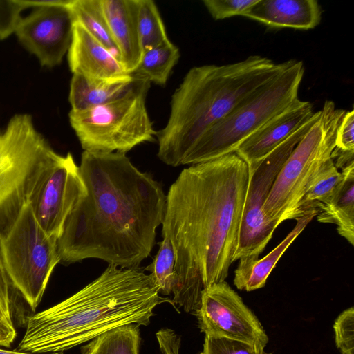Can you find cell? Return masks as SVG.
<instances>
[{"mask_svg":"<svg viewBox=\"0 0 354 354\" xmlns=\"http://www.w3.org/2000/svg\"><path fill=\"white\" fill-rule=\"evenodd\" d=\"M249 169L235 153L183 169L166 194L162 237L175 252L171 302L199 307L203 290L225 281L236 250Z\"/></svg>","mask_w":354,"mask_h":354,"instance_id":"cell-1","label":"cell"},{"mask_svg":"<svg viewBox=\"0 0 354 354\" xmlns=\"http://www.w3.org/2000/svg\"><path fill=\"white\" fill-rule=\"evenodd\" d=\"M79 168L86 192L57 239L60 261L98 259L122 268H139L164 218L162 185L122 153L84 151Z\"/></svg>","mask_w":354,"mask_h":354,"instance_id":"cell-2","label":"cell"},{"mask_svg":"<svg viewBox=\"0 0 354 354\" xmlns=\"http://www.w3.org/2000/svg\"><path fill=\"white\" fill-rule=\"evenodd\" d=\"M166 301L151 274L109 265L74 295L30 317L17 350L63 353L123 325L147 326Z\"/></svg>","mask_w":354,"mask_h":354,"instance_id":"cell-3","label":"cell"},{"mask_svg":"<svg viewBox=\"0 0 354 354\" xmlns=\"http://www.w3.org/2000/svg\"><path fill=\"white\" fill-rule=\"evenodd\" d=\"M292 62L276 64L266 57L250 55L234 63L189 69L171 96L167 124L156 131L158 158L167 165L182 166L207 129Z\"/></svg>","mask_w":354,"mask_h":354,"instance_id":"cell-4","label":"cell"},{"mask_svg":"<svg viewBox=\"0 0 354 354\" xmlns=\"http://www.w3.org/2000/svg\"><path fill=\"white\" fill-rule=\"evenodd\" d=\"M60 156L29 114L13 115L0 131V236L10 230Z\"/></svg>","mask_w":354,"mask_h":354,"instance_id":"cell-5","label":"cell"},{"mask_svg":"<svg viewBox=\"0 0 354 354\" xmlns=\"http://www.w3.org/2000/svg\"><path fill=\"white\" fill-rule=\"evenodd\" d=\"M304 71L303 62L293 59L282 73L259 87L207 129L189 149L182 165L234 153L247 138L299 98Z\"/></svg>","mask_w":354,"mask_h":354,"instance_id":"cell-6","label":"cell"},{"mask_svg":"<svg viewBox=\"0 0 354 354\" xmlns=\"http://www.w3.org/2000/svg\"><path fill=\"white\" fill-rule=\"evenodd\" d=\"M133 75L129 88L116 99L70 111V124L84 151L126 154L142 143L155 141L156 131L146 107L151 83Z\"/></svg>","mask_w":354,"mask_h":354,"instance_id":"cell-7","label":"cell"},{"mask_svg":"<svg viewBox=\"0 0 354 354\" xmlns=\"http://www.w3.org/2000/svg\"><path fill=\"white\" fill-rule=\"evenodd\" d=\"M346 111L325 101L319 115L296 145L279 171L266 201L268 220L278 227L297 219L306 187L322 164L331 158L338 127Z\"/></svg>","mask_w":354,"mask_h":354,"instance_id":"cell-8","label":"cell"},{"mask_svg":"<svg viewBox=\"0 0 354 354\" xmlns=\"http://www.w3.org/2000/svg\"><path fill=\"white\" fill-rule=\"evenodd\" d=\"M1 245L12 287L35 310L53 269L60 262L57 239L44 232L28 203L10 230L1 236Z\"/></svg>","mask_w":354,"mask_h":354,"instance_id":"cell-9","label":"cell"},{"mask_svg":"<svg viewBox=\"0 0 354 354\" xmlns=\"http://www.w3.org/2000/svg\"><path fill=\"white\" fill-rule=\"evenodd\" d=\"M319 115V111L261 160L248 166L249 178L238 245L233 263L241 270L258 260L277 227L264 214L263 207L281 167Z\"/></svg>","mask_w":354,"mask_h":354,"instance_id":"cell-10","label":"cell"},{"mask_svg":"<svg viewBox=\"0 0 354 354\" xmlns=\"http://www.w3.org/2000/svg\"><path fill=\"white\" fill-rule=\"evenodd\" d=\"M195 314L205 336L246 342L263 349L268 343L260 321L225 281L203 290Z\"/></svg>","mask_w":354,"mask_h":354,"instance_id":"cell-11","label":"cell"},{"mask_svg":"<svg viewBox=\"0 0 354 354\" xmlns=\"http://www.w3.org/2000/svg\"><path fill=\"white\" fill-rule=\"evenodd\" d=\"M72 1H31L33 10L22 17L15 30L21 44L44 67L60 64L68 53L74 26Z\"/></svg>","mask_w":354,"mask_h":354,"instance_id":"cell-12","label":"cell"},{"mask_svg":"<svg viewBox=\"0 0 354 354\" xmlns=\"http://www.w3.org/2000/svg\"><path fill=\"white\" fill-rule=\"evenodd\" d=\"M85 192L72 154L61 156L46 171L29 202L36 221L48 236L58 239L66 218Z\"/></svg>","mask_w":354,"mask_h":354,"instance_id":"cell-13","label":"cell"},{"mask_svg":"<svg viewBox=\"0 0 354 354\" xmlns=\"http://www.w3.org/2000/svg\"><path fill=\"white\" fill-rule=\"evenodd\" d=\"M313 105L299 98L247 138L234 153L248 166L261 160L314 115Z\"/></svg>","mask_w":354,"mask_h":354,"instance_id":"cell-14","label":"cell"},{"mask_svg":"<svg viewBox=\"0 0 354 354\" xmlns=\"http://www.w3.org/2000/svg\"><path fill=\"white\" fill-rule=\"evenodd\" d=\"M67 55L72 73L80 75L88 81H115L131 75L117 55L75 22Z\"/></svg>","mask_w":354,"mask_h":354,"instance_id":"cell-15","label":"cell"},{"mask_svg":"<svg viewBox=\"0 0 354 354\" xmlns=\"http://www.w3.org/2000/svg\"><path fill=\"white\" fill-rule=\"evenodd\" d=\"M101 4L119 59L131 74L143 53L138 30V0H101Z\"/></svg>","mask_w":354,"mask_h":354,"instance_id":"cell-16","label":"cell"},{"mask_svg":"<svg viewBox=\"0 0 354 354\" xmlns=\"http://www.w3.org/2000/svg\"><path fill=\"white\" fill-rule=\"evenodd\" d=\"M317 0H259L244 15L272 28L310 30L322 19Z\"/></svg>","mask_w":354,"mask_h":354,"instance_id":"cell-17","label":"cell"},{"mask_svg":"<svg viewBox=\"0 0 354 354\" xmlns=\"http://www.w3.org/2000/svg\"><path fill=\"white\" fill-rule=\"evenodd\" d=\"M342 180L334 194L324 203L316 205L317 219L333 223L338 234L354 245V162L342 169Z\"/></svg>","mask_w":354,"mask_h":354,"instance_id":"cell-18","label":"cell"},{"mask_svg":"<svg viewBox=\"0 0 354 354\" xmlns=\"http://www.w3.org/2000/svg\"><path fill=\"white\" fill-rule=\"evenodd\" d=\"M317 213V209H313L296 219V225L292 231L266 256L254 261L243 270H235L234 284L236 288L249 292L263 288L283 254Z\"/></svg>","mask_w":354,"mask_h":354,"instance_id":"cell-19","label":"cell"},{"mask_svg":"<svg viewBox=\"0 0 354 354\" xmlns=\"http://www.w3.org/2000/svg\"><path fill=\"white\" fill-rule=\"evenodd\" d=\"M133 75L115 81L91 82L73 74L68 100L71 111H82L101 105L124 94L131 86Z\"/></svg>","mask_w":354,"mask_h":354,"instance_id":"cell-20","label":"cell"},{"mask_svg":"<svg viewBox=\"0 0 354 354\" xmlns=\"http://www.w3.org/2000/svg\"><path fill=\"white\" fill-rule=\"evenodd\" d=\"M179 58L178 48L168 39L144 50L138 66L131 74L163 86Z\"/></svg>","mask_w":354,"mask_h":354,"instance_id":"cell-21","label":"cell"},{"mask_svg":"<svg viewBox=\"0 0 354 354\" xmlns=\"http://www.w3.org/2000/svg\"><path fill=\"white\" fill-rule=\"evenodd\" d=\"M138 325H123L88 342L81 354H138L140 342Z\"/></svg>","mask_w":354,"mask_h":354,"instance_id":"cell-22","label":"cell"},{"mask_svg":"<svg viewBox=\"0 0 354 354\" xmlns=\"http://www.w3.org/2000/svg\"><path fill=\"white\" fill-rule=\"evenodd\" d=\"M342 180V174L335 167L331 158L326 160L309 182L299 205V218L316 205L328 201Z\"/></svg>","mask_w":354,"mask_h":354,"instance_id":"cell-23","label":"cell"},{"mask_svg":"<svg viewBox=\"0 0 354 354\" xmlns=\"http://www.w3.org/2000/svg\"><path fill=\"white\" fill-rule=\"evenodd\" d=\"M70 8L74 22L82 26L118 57V49L106 22L101 0H73Z\"/></svg>","mask_w":354,"mask_h":354,"instance_id":"cell-24","label":"cell"},{"mask_svg":"<svg viewBox=\"0 0 354 354\" xmlns=\"http://www.w3.org/2000/svg\"><path fill=\"white\" fill-rule=\"evenodd\" d=\"M138 30L143 51L169 39L158 9L152 0H138Z\"/></svg>","mask_w":354,"mask_h":354,"instance_id":"cell-25","label":"cell"},{"mask_svg":"<svg viewBox=\"0 0 354 354\" xmlns=\"http://www.w3.org/2000/svg\"><path fill=\"white\" fill-rule=\"evenodd\" d=\"M152 262L145 270L150 272L160 295L172 296L175 286V252L170 240L162 237Z\"/></svg>","mask_w":354,"mask_h":354,"instance_id":"cell-26","label":"cell"},{"mask_svg":"<svg viewBox=\"0 0 354 354\" xmlns=\"http://www.w3.org/2000/svg\"><path fill=\"white\" fill-rule=\"evenodd\" d=\"M3 261L0 236V346L10 348L17 337L11 312L10 288Z\"/></svg>","mask_w":354,"mask_h":354,"instance_id":"cell-27","label":"cell"},{"mask_svg":"<svg viewBox=\"0 0 354 354\" xmlns=\"http://www.w3.org/2000/svg\"><path fill=\"white\" fill-rule=\"evenodd\" d=\"M200 354H272L254 345L225 338L205 336Z\"/></svg>","mask_w":354,"mask_h":354,"instance_id":"cell-28","label":"cell"},{"mask_svg":"<svg viewBox=\"0 0 354 354\" xmlns=\"http://www.w3.org/2000/svg\"><path fill=\"white\" fill-rule=\"evenodd\" d=\"M29 8H32L30 1H0V40L15 32L22 11Z\"/></svg>","mask_w":354,"mask_h":354,"instance_id":"cell-29","label":"cell"},{"mask_svg":"<svg viewBox=\"0 0 354 354\" xmlns=\"http://www.w3.org/2000/svg\"><path fill=\"white\" fill-rule=\"evenodd\" d=\"M335 340L342 354H354V308L342 312L333 325Z\"/></svg>","mask_w":354,"mask_h":354,"instance_id":"cell-30","label":"cell"},{"mask_svg":"<svg viewBox=\"0 0 354 354\" xmlns=\"http://www.w3.org/2000/svg\"><path fill=\"white\" fill-rule=\"evenodd\" d=\"M259 0H203V3L215 20L245 14Z\"/></svg>","mask_w":354,"mask_h":354,"instance_id":"cell-31","label":"cell"},{"mask_svg":"<svg viewBox=\"0 0 354 354\" xmlns=\"http://www.w3.org/2000/svg\"><path fill=\"white\" fill-rule=\"evenodd\" d=\"M338 152L354 153V111H346L338 127L335 147Z\"/></svg>","mask_w":354,"mask_h":354,"instance_id":"cell-32","label":"cell"},{"mask_svg":"<svg viewBox=\"0 0 354 354\" xmlns=\"http://www.w3.org/2000/svg\"><path fill=\"white\" fill-rule=\"evenodd\" d=\"M160 354H179L180 337L172 330L162 328L157 332Z\"/></svg>","mask_w":354,"mask_h":354,"instance_id":"cell-33","label":"cell"},{"mask_svg":"<svg viewBox=\"0 0 354 354\" xmlns=\"http://www.w3.org/2000/svg\"><path fill=\"white\" fill-rule=\"evenodd\" d=\"M0 354H63L62 352L60 353H30V352H25L21 351L19 350H7V349H3L0 348Z\"/></svg>","mask_w":354,"mask_h":354,"instance_id":"cell-34","label":"cell"}]
</instances>
